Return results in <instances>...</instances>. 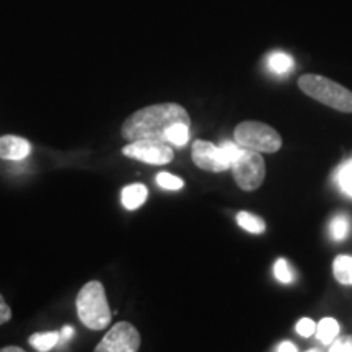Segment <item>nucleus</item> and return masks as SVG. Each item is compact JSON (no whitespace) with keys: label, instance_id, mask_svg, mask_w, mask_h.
I'll list each match as a JSON object with an SVG mask.
<instances>
[{"label":"nucleus","instance_id":"1","mask_svg":"<svg viewBox=\"0 0 352 352\" xmlns=\"http://www.w3.org/2000/svg\"><path fill=\"white\" fill-rule=\"evenodd\" d=\"M191 124L189 114L182 104L160 103L132 113L121 127V135L129 142L134 140H164L175 124Z\"/></svg>","mask_w":352,"mask_h":352},{"label":"nucleus","instance_id":"2","mask_svg":"<svg viewBox=\"0 0 352 352\" xmlns=\"http://www.w3.org/2000/svg\"><path fill=\"white\" fill-rule=\"evenodd\" d=\"M77 315L80 321L91 331H101L111 321V310H109L107 294L103 284L98 280H90L78 292Z\"/></svg>","mask_w":352,"mask_h":352},{"label":"nucleus","instance_id":"3","mask_svg":"<svg viewBox=\"0 0 352 352\" xmlns=\"http://www.w3.org/2000/svg\"><path fill=\"white\" fill-rule=\"evenodd\" d=\"M303 94L341 113H352V91L323 76L305 74L298 78Z\"/></svg>","mask_w":352,"mask_h":352},{"label":"nucleus","instance_id":"4","mask_svg":"<svg viewBox=\"0 0 352 352\" xmlns=\"http://www.w3.org/2000/svg\"><path fill=\"white\" fill-rule=\"evenodd\" d=\"M235 142L243 148L261 153H274L283 147V138L274 127L259 121H243L233 132Z\"/></svg>","mask_w":352,"mask_h":352},{"label":"nucleus","instance_id":"5","mask_svg":"<svg viewBox=\"0 0 352 352\" xmlns=\"http://www.w3.org/2000/svg\"><path fill=\"white\" fill-rule=\"evenodd\" d=\"M233 178L243 191H254L261 186L266 176V164L261 152L243 148L240 157L232 164Z\"/></svg>","mask_w":352,"mask_h":352},{"label":"nucleus","instance_id":"6","mask_svg":"<svg viewBox=\"0 0 352 352\" xmlns=\"http://www.w3.org/2000/svg\"><path fill=\"white\" fill-rule=\"evenodd\" d=\"M122 153L148 165H165L173 160V148L164 140H134L122 148Z\"/></svg>","mask_w":352,"mask_h":352},{"label":"nucleus","instance_id":"7","mask_svg":"<svg viewBox=\"0 0 352 352\" xmlns=\"http://www.w3.org/2000/svg\"><path fill=\"white\" fill-rule=\"evenodd\" d=\"M140 347V334L134 324L121 321L116 323L104 334L100 344L95 347L96 352H135Z\"/></svg>","mask_w":352,"mask_h":352},{"label":"nucleus","instance_id":"8","mask_svg":"<svg viewBox=\"0 0 352 352\" xmlns=\"http://www.w3.org/2000/svg\"><path fill=\"white\" fill-rule=\"evenodd\" d=\"M192 162L201 170L210 171V173H222L232 166L222 148L215 147L208 140H196L192 144Z\"/></svg>","mask_w":352,"mask_h":352},{"label":"nucleus","instance_id":"9","mask_svg":"<svg viewBox=\"0 0 352 352\" xmlns=\"http://www.w3.org/2000/svg\"><path fill=\"white\" fill-rule=\"evenodd\" d=\"M30 153L28 140L19 135H3L0 138V158L3 160H23Z\"/></svg>","mask_w":352,"mask_h":352},{"label":"nucleus","instance_id":"10","mask_svg":"<svg viewBox=\"0 0 352 352\" xmlns=\"http://www.w3.org/2000/svg\"><path fill=\"white\" fill-rule=\"evenodd\" d=\"M145 199H147V188L140 183L129 184V186H126L121 192L122 206H124L127 210L139 209L145 202Z\"/></svg>","mask_w":352,"mask_h":352},{"label":"nucleus","instance_id":"11","mask_svg":"<svg viewBox=\"0 0 352 352\" xmlns=\"http://www.w3.org/2000/svg\"><path fill=\"white\" fill-rule=\"evenodd\" d=\"M315 334L320 342L329 346L338 336H340V323L334 318H323L318 324H316Z\"/></svg>","mask_w":352,"mask_h":352},{"label":"nucleus","instance_id":"12","mask_svg":"<svg viewBox=\"0 0 352 352\" xmlns=\"http://www.w3.org/2000/svg\"><path fill=\"white\" fill-rule=\"evenodd\" d=\"M333 272L338 283L352 285V256H349V254H341V256L334 259Z\"/></svg>","mask_w":352,"mask_h":352},{"label":"nucleus","instance_id":"13","mask_svg":"<svg viewBox=\"0 0 352 352\" xmlns=\"http://www.w3.org/2000/svg\"><path fill=\"white\" fill-rule=\"evenodd\" d=\"M34 349L39 352H47L59 344V333L46 331V333H34L28 340Z\"/></svg>","mask_w":352,"mask_h":352},{"label":"nucleus","instance_id":"14","mask_svg":"<svg viewBox=\"0 0 352 352\" xmlns=\"http://www.w3.org/2000/svg\"><path fill=\"white\" fill-rule=\"evenodd\" d=\"M236 222H239V226L243 228V230L250 232V233H263L266 230V222L261 217H258V215L254 214H250V212H245V210H241L236 215Z\"/></svg>","mask_w":352,"mask_h":352},{"label":"nucleus","instance_id":"15","mask_svg":"<svg viewBox=\"0 0 352 352\" xmlns=\"http://www.w3.org/2000/svg\"><path fill=\"white\" fill-rule=\"evenodd\" d=\"M188 139H189V124H184V122L175 124L168 131V135H166V142L175 145V147H183V145H186Z\"/></svg>","mask_w":352,"mask_h":352},{"label":"nucleus","instance_id":"16","mask_svg":"<svg viewBox=\"0 0 352 352\" xmlns=\"http://www.w3.org/2000/svg\"><path fill=\"white\" fill-rule=\"evenodd\" d=\"M267 64H270V69L274 70L276 74H285L294 67L292 57L284 54V52H274V54H271Z\"/></svg>","mask_w":352,"mask_h":352},{"label":"nucleus","instance_id":"17","mask_svg":"<svg viewBox=\"0 0 352 352\" xmlns=\"http://www.w3.org/2000/svg\"><path fill=\"white\" fill-rule=\"evenodd\" d=\"M329 232L334 240H344L349 235V219L346 215H336L329 223Z\"/></svg>","mask_w":352,"mask_h":352},{"label":"nucleus","instance_id":"18","mask_svg":"<svg viewBox=\"0 0 352 352\" xmlns=\"http://www.w3.org/2000/svg\"><path fill=\"white\" fill-rule=\"evenodd\" d=\"M157 184L160 188L168 189V191H178L184 186V182L178 176L170 173H158L157 175Z\"/></svg>","mask_w":352,"mask_h":352},{"label":"nucleus","instance_id":"19","mask_svg":"<svg viewBox=\"0 0 352 352\" xmlns=\"http://www.w3.org/2000/svg\"><path fill=\"white\" fill-rule=\"evenodd\" d=\"M274 276H276V279L279 280V283H283V284L292 283V271H290L289 263L285 261L284 258L277 259V261H276V264H274Z\"/></svg>","mask_w":352,"mask_h":352},{"label":"nucleus","instance_id":"20","mask_svg":"<svg viewBox=\"0 0 352 352\" xmlns=\"http://www.w3.org/2000/svg\"><path fill=\"white\" fill-rule=\"evenodd\" d=\"M338 183H340L341 189L346 192V195L352 196V162L346 164L340 170V175H338Z\"/></svg>","mask_w":352,"mask_h":352},{"label":"nucleus","instance_id":"21","mask_svg":"<svg viewBox=\"0 0 352 352\" xmlns=\"http://www.w3.org/2000/svg\"><path fill=\"white\" fill-rule=\"evenodd\" d=\"M329 352H352V336H338L331 344H329Z\"/></svg>","mask_w":352,"mask_h":352},{"label":"nucleus","instance_id":"22","mask_svg":"<svg viewBox=\"0 0 352 352\" xmlns=\"http://www.w3.org/2000/svg\"><path fill=\"white\" fill-rule=\"evenodd\" d=\"M220 148H222L223 153H226V157L228 158V162H230V164H233V162L240 157L241 151H243V147H240L236 142H223L222 145H220Z\"/></svg>","mask_w":352,"mask_h":352},{"label":"nucleus","instance_id":"23","mask_svg":"<svg viewBox=\"0 0 352 352\" xmlns=\"http://www.w3.org/2000/svg\"><path fill=\"white\" fill-rule=\"evenodd\" d=\"M315 329H316V324L314 323V320H310V318H302L297 323V333L303 338L314 336Z\"/></svg>","mask_w":352,"mask_h":352},{"label":"nucleus","instance_id":"24","mask_svg":"<svg viewBox=\"0 0 352 352\" xmlns=\"http://www.w3.org/2000/svg\"><path fill=\"white\" fill-rule=\"evenodd\" d=\"M12 320V310L7 305V302L3 300V297L0 296V324H6Z\"/></svg>","mask_w":352,"mask_h":352},{"label":"nucleus","instance_id":"25","mask_svg":"<svg viewBox=\"0 0 352 352\" xmlns=\"http://www.w3.org/2000/svg\"><path fill=\"white\" fill-rule=\"evenodd\" d=\"M72 336H74V328L72 327H64L59 331V344H60V342H64V344H65V342H67Z\"/></svg>","mask_w":352,"mask_h":352},{"label":"nucleus","instance_id":"26","mask_svg":"<svg viewBox=\"0 0 352 352\" xmlns=\"http://www.w3.org/2000/svg\"><path fill=\"white\" fill-rule=\"evenodd\" d=\"M276 351H277V352H297L298 347H297L296 344H294V342L284 341V342H280V344L276 347Z\"/></svg>","mask_w":352,"mask_h":352},{"label":"nucleus","instance_id":"27","mask_svg":"<svg viewBox=\"0 0 352 352\" xmlns=\"http://www.w3.org/2000/svg\"><path fill=\"white\" fill-rule=\"evenodd\" d=\"M0 352H23V347H15V346H8V347H2Z\"/></svg>","mask_w":352,"mask_h":352}]
</instances>
